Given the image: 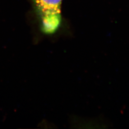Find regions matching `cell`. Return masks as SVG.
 I'll return each mask as SVG.
<instances>
[{
  "instance_id": "cell-1",
  "label": "cell",
  "mask_w": 129,
  "mask_h": 129,
  "mask_svg": "<svg viewBox=\"0 0 129 129\" xmlns=\"http://www.w3.org/2000/svg\"><path fill=\"white\" fill-rule=\"evenodd\" d=\"M42 23V29L47 34L55 32L61 22L62 0H33Z\"/></svg>"
}]
</instances>
